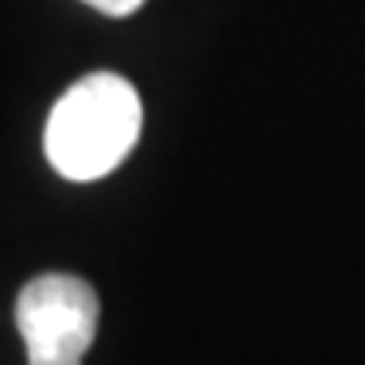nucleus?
<instances>
[{"label": "nucleus", "instance_id": "nucleus-1", "mask_svg": "<svg viewBox=\"0 0 365 365\" xmlns=\"http://www.w3.org/2000/svg\"><path fill=\"white\" fill-rule=\"evenodd\" d=\"M139 132L143 102L132 81L115 71H95L54 102L44 125V156L58 176L91 182L129 159Z\"/></svg>", "mask_w": 365, "mask_h": 365}, {"label": "nucleus", "instance_id": "nucleus-2", "mask_svg": "<svg viewBox=\"0 0 365 365\" xmlns=\"http://www.w3.org/2000/svg\"><path fill=\"white\" fill-rule=\"evenodd\" d=\"M27 365H81L98 331V294L71 274L27 281L14 304Z\"/></svg>", "mask_w": 365, "mask_h": 365}, {"label": "nucleus", "instance_id": "nucleus-3", "mask_svg": "<svg viewBox=\"0 0 365 365\" xmlns=\"http://www.w3.org/2000/svg\"><path fill=\"white\" fill-rule=\"evenodd\" d=\"M81 4H88L98 14H108V17H129V14L143 7L145 0H81Z\"/></svg>", "mask_w": 365, "mask_h": 365}]
</instances>
